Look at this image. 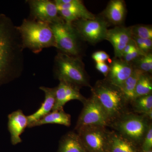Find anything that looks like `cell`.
<instances>
[{"label":"cell","instance_id":"5bb4252c","mask_svg":"<svg viewBox=\"0 0 152 152\" xmlns=\"http://www.w3.org/2000/svg\"><path fill=\"white\" fill-rule=\"evenodd\" d=\"M28 127L27 116L25 115L21 110H17L9 115L8 128L13 145H15L21 142L20 136Z\"/></svg>","mask_w":152,"mask_h":152},{"label":"cell","instance_id":"f1b7e54d","mask_svg":"<svg viewBox=\"0 0 152 152\" xmlns=\"http://www.w3.org/2000/svg\"><path fill=\"white\" fill-rule=\"evenodd\" d=\"M92 57L96 63L105 62L106 61H108L110 63L112 61L110 59V56L103 51L95 52L93 54Z\"/></svg>","mask_w":152,"mask_h":152},{"label":"cell","instance_id":"cb8c5ba5","mask_svg":"<svg viewBox=\"0 0 152 152\" xmlns=\"http://www.w3.org/2000/svg\"><path fill=\"white\" fill-rule=\"evenodd\" d=\"M130 64L133 68L139 69L145 73H152V53L139 57Z\"/></svg>","mask_w":152,"mask_h":152},{"label":"cell","instance_id":"44dd1931","mask_svg":"<svg viewBox=\"0 0 152 152\" xmlns=\"http://www.w3.org/2000/svg\"><path fill=\"white\" fill-rule=\"evenodd\" d=\"M143 72L134 68L132 73L121 86L118 87L122 93L126 102H133L134 99L135 91L139 79Z\"/></svg>","mask_w":152,"mask_h":152},{"label":"cell","instance_id":"e0dca14e","mask_svg":"<svg viewBox=\"0 0 152 152\" xmlns=\"http://www.w3.org/2000/svg\"><path fill=\"white\" fill-rule=\"evenodd\" d=\"M106 152H138L136 145L118 133L108 132Z\"/></svg>","mask_w":152,"mask_h":152},{"label":"cell","instance_id":"9c48e42d","mask_svg":"<svg viewBox=\"0 0 152 152\" xmlns=\"http://www.w3.org/2000/svg\"><path fill=\"white\" fill-rule=\"evenodd\" d=\"M81 140L88 152H106L108 132L105 127L90 126L77 130Z\"/></svg>","mask_w":152,"mask_h":152},{"label":"cell","instance_id":"277c9868","mask_svg":"<svg viewBox=\"0 0 152 152\" xmlns=\"http://www.w3.org/2000/svg\"><path fill=\"white\" fill-rule=\"evenodd\" d=\"M91 91L92 96L102 106L110 122L121 115L126 102L118 87L106 79L98 81L92 87Z\"/></svg>","mask_w":152,"mask_h":152},{"label":"cell","instance_id":"4316f807","mask_svg":"<svg viewBox=\"0 0 152 152\" xmlns=\"http://www.w3.org/2000/svg\"><path fill=\"white\" fill-rule=\"evenodd\" d=\"M142 145V152H147L152 150V126L149 125Z\"/></svg>","mask_w":152,"mask_h":152},{"label":"cell","instance_id":"f546056e","mask_svg":"<svg viewBox=\"0 0 152 152\" xmlns=\"http://www.w3.org/2000/svg\"><path fill=\"white\" fill-rule=\"evenodd\" d=\"M96 68L106 78L107 77L110 71V66L105 62L96 63Z\"/></svg>","mask_w":152,"mask_h":152},{"label":"cell","instance_id":"2e32d148","mask_svg":"<svg viewBox=\"0 0 152 152\" xmlns=\"http://www.w3.org/2000/svg\"><path fill=\"white\" fill-rule=\"evenodd\" d=\"M126 13V4L122 0L111 1L103 13L104 18L108 23L118 26L124 22Z\"/></svg>","mask_w":152,"mask_h":152},{"label":"cell","instance_id":"d4e9b609","mask_svg":"<svg viewBox=\"0 0 152 152\" xmlns=\"http://www.w3.org/2000/svg\"><path fill=\"white\" fill-rule=\"evenodd\" d=\"M130 27L132 37L142 39H152L151 26L137 25Z\"/></svg>","mask_w":152,"mask_h":152},{"label":"cell","instance_id":"30bf717a","mask_svg":"<svg viewBox=\"0 0 152 152\" xmlns=\"http://www.w3.org/2000/svg\"><path fill=\"white\" fill-rule=\"evenodd\" d=\"M31 16L33 19L49 25L63 21L54 1L49 0H28Z\"/></svg>","mask_w":152,"mask_h":152},{"label":"cell","instance_id":"8992f818","mask_svg":"<svg viewBox=\"0 0 152 152\" xmlns=\"http://www.w3.org/2000/svg\"><path fill=\"white\" fill-rule=\"evenodd\" d=\"M79 37L94 44L105 39L109 23L103 18L80 19L72 23Z\"/></svg>","mask_w":152,"mask_h":152},{"label":"cell","instance_id":"52a82bcc","mask_svg":"<svg viewBox=\"0 0 152 152\" xmlns=\"http://www.w3.org/2000/svg\"><path fill=\"white\" fill-rule=\"evenodd\" d=\"M84 107L77 123L75 129L90 126L105 127L110 121L97 100L92 96L84 103Z\"/></svg>","mask_w":152,"mask_h":152},{"label":"cell","instance_id":"603a6c76","mask_svg":"<svg viewBox=\"0 0 152 152\" xmlns=\"http://www.w3.org/2000/svg\"><path fill=\"white\" fill-rule=\"evenodd\" d=\"M135 110L137 113L146 115L152 111V95L136 98L133 101Z\"/></svg>","mask_w":152,"mask_h":152},{"label":"cell","instance_id":"1f68e13d","mask_svg":"<svg viewBox=\"0 0 152 152\" xmlns=\"http://www.w3.org/2000/svg\"><path fill=\"white\" fill-rule=\"evenodd\" d=\"M152 152V150H151V151H147V152Z\"/></svg>","mask_w":152,"mask_h":152},{"label":"cell","instance_id":"5b68a950","mask_svg":"<svg viewBox=\"0 0 152 152\" xmlns=\"http://www.w3.org/2000/svg\"><path fill=\"white\" fill-rule=\"evenodd\" d=\"M50 25L54 36L56 48L64 53L79 57L80 37L72 24L63 21Z\"/></svg>","mask_w":152,"mask_h":152},{"label":"cell","instance_id":"484cf974","mask_svg":"<svg viewBox=\"0 0 152 152\" xmlns=\"http://www.w3.org/2000/svg\"><path fill=\"white\" fill-rule=\"evenodd\" d=\"M132 39L134 42L137 48L144 55L151 53L152 39H142L132 37Z\"/></svg>","mask_w":152,"mask_h":152},{"label":"cell","instance_id":"6da1fadb","mask_svg":"<svg viewBox=\"0 0 152 152\" xmlns=\"http://www.w3.org/2000/svg\"><path fill=\"white\" fill-rule=\"evenodd\" d=\"M24 50L18 26L10 18L0 14V86L21 75Z\"/></svg>","mask_w":152,"mask_h":152},{"label":"cell","instance_id":"4dcf8cb0","mask_svg":"<svg viewBox=\"0 0 152 152\" xmlns=\"http://www.w3.org/2000/svg\"><path fill=\"white\" fill-rule=\"evenodd\" d=\"M137 48V47L135 43L134 42L133 39H132V40L125 47L123 52L122 57L124 55L130 53L131 52Z\"/></svg>","mask_w":152,"mask_h":152},{"label":"cell","instance_id":"7402d4cb","mask_svg":"<svg viewBox=\"0 0 152 152\" xmlns=\"http://www.w3.org/2000/svg\"><path fill=\"white\" fill-rule=\"evenodd\" d=\"M152 80L150 74H143L139 79L135 91L134 99L150 94H152Z\"/></svg>","mask_w":152,"mask_h":152},{"label":"cell","instance_id":"7a4b0ae2","mask_svg":"<svg viewBox=\"0 0 152 152\" xmlns=\"http://www.w3.org/2000/svg\"><path fill=\"white\" fill-rule=\"evenodd\" d=\"M18 29L24 49L39 53L44 49L56 48L54 36L49 24L33 19H25Z\"/></svg>","mask_w":152,"mask_h":152},{"label":"cell","instance_id":"d6986e66","mask_svg":"<svg viewBox=\"0 0 152 152\" xmlns=\"http://www.w3.org/2000/svg\"><path fill=\"white\" fill-rule=\"evenodd\" d=\"M58 152H88L77 133L69 132L64 135L59 145Z\"/></svg>","mask_w":152,"mask_h":152},{"label":"cell","instance_id":"3957f363","mask_svg":"<svg viewBox=\"0 0 152 152\" xmlns=\"http://www.w3.org/2000/svg\"><path fill=\"white\" fill-rule=\"evenodd\" d=\"M54 72L60 82H65L80 89L84 86L92 88L84 64L80 57L58 52L55 58Z\"/></svg>","mask_w":152,"mask_h":152},{"label":"cell","instance_id":"ba28073f","mask_svg":"<svg viewBox=\"0 0 152 152\" xmlns=\"http://www.w3.org/2000/svg\"><path fill=\"white\" fill-rule=\"evenodd\" d=\"M116 124L121 134L135 145L142 142L149 126L142 117L133 115L124 117Z\"/></svg>","mask_w":152,"mask_h":152},{"label":"cell","instance_id":"9a60e30c","mask_svg":"<svg viewBox=\"0 0 152 152\" xmlns=\"http://www.w3.org/2000/svg\"><path fill=\"white\" fill-rule=\"evenodd\" d=\"M39 88L45 94V100L37 111L31 115L28 116V126L29 125L35 122L50 113L54 106L56 100L55 88L41 86Z\"/></svg>","mask_w":152,"mask_h":152},{"label":"cell","instance_id":"83f0119b","mask_svg":"<svg viewBox=\"0 0 152 152\" xmlns=\"http://www.w3.org/2000/svg\"><path fill=\"white\" fill-rule=\"evenodd\" d=\"M144 55H145L143 54L137 48L134 50L130 53L124 55L120 59H121L122 60L126 62L129 63V64H131L133 61H135L139 57L144 56Z\"/></svg>","mask_w":152,"mask_h":152},{"label":"cell","instance_id":"ffe728a7","mask_svg":"<svg viewBox=\"0 0 152 152\" xmlns=\"http://www.w3.org/2000/svg\"><path fill=\"white\" fill-rule=\"evenodd\" d=\"M58 10L62 9H68L77 12L81 15L83 19L92 20L96 17L89 12L83 3L80 0H56L54 1Z\"/></svg>","mask_w":152,"mask_h":152},{"label":"cell","instance_id":"4fadbf2b","mask_svg":"<svg viewBox=\"0 0 152 152\" xmlns=\"http://www.w3.org/2000/svg\"><path fill=\"white\" fill-rule=\"evenodd\" d=\"M110 64V71L106 79L112 84L119 87L131 76L134 68L131 64L117 58Z\"/></svg>","mask_w":152,"mask_h":152},{"label":"cell","instance_id":"7c38bea8","mask_svg":"<svg viewBox=\"0 0 152 152\" xmlns=\"http://www.w3.org/2000/svg\"><path fill=\"white\" fill-rule=\"evenodd\" d=\"M105 39L113 47L115 58H121L125 47L132 39L130 27L119 26L108 29Z\"/></svg>","mask_w":152,"mask_h":152},{"label":"cell","instance_id":"8fae6325","mask_svg":"<svg viewBox=\"0 0 152 152\" xmlns=\"http://www.w3.org/2000/svg\"><path fill=\"white\" fill-rule=\"evenodd\" d=\"M55 103L52 111L63 110L69 101L77 100L84 103L87 99L81 94L79 88L64 82H60L55 87Z\"/></svg>","mask_w":152,"mask_h":152},{"label":"cell","instance_id":"ac0fdd59","mask_svg":"<svg viewBox=\"0 0 152 152\" xmlns=\"http://www.w3.org/2000/svg\"><path fill=\"white\" fill-rule=\"evenodd\" d=\"M50 124L69 126L71 124V115L69 114L66 113L64 110L52 111L40 119L29 125L28 127L33 128Z\"/></svg>","mask_w":152,"mask_h":152}]
</instances>
